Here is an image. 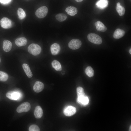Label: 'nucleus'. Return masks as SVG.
Listing matches in <instances>:
<instances>
[{"instance_id":"21","label":"nucleus","mask_w":131,"mask_h":131,"mask_svg":"<svg viewBox=\"0 0 131 131\" xmlns=\"http://www.w3.org/2000/svg\"><path fill=\"white\" fill-rule=\"evenodd\" d=\"M85 72L86 74L89 77H91L94 76V70L90 66L87 67L85 69Z\"/></svg>"},{"instance_id":"32","label":"nucleus","mask_w":131,"mask_h":131,"mask_svg":"<svg viewBox=\"0 0 131 131\" xmlns=\"http://www.w3.org/2000/svg\"></svg>"},{"instance_id":"22","label":"nucleus","mask_w":131,"mask_h":131,"mask_svg":"<svg viewBox=\"0 0 131 131\" xmlns=\"http://www.w3.org/2000/svg\"><path fill=\"white\" fill-rule=\"evenodd\" d=\"M77 101L80 104L86 105L88 103L89 100L87 97L84 96L81 98H77Z\"/></svg>"},{"instance_id":"17","label":"nucleus","mask_w":131,"mask_h":131,"mask_svg":"<svg viewBox=\"0 0 131 131\" xmlns=\"http://www.w3.org/2000/svg\"><path fill=\"white\" fill-rule=\"evenodd\" d=\"M43 114V110L41 107L39 106H36L34 111L35 117L37 119L40 118L42 116Z\"/></svg>"},{"instance_id":"26","label":"nucleus","mask_w":131,"mask_h":131,"mask_svg":"<svg viewBox=\"0 0 131 131\" xmlns=\"http://www.w3.org/2000/svg\"><path fill=\"white\" fill-rule=\"evenodd\" d=\"M8 75L6 73L0 71V81L5 82L7 81L8 78Z\"/></svg>"},{"instance_id":"29","label":"nucleus","mask_w":131,"mask_h":131,"mask_svg":"<svg viewBox=\"0 0 131 131\" xmlns=\"http://www.w3.org/2000/svg\"><path fill=\"white\" fill-rule=\"evenodd\" d=\"M83 0H75L78 2H81Z\"/></svg>"},{"instance_id":"27","label":"nucleus","mask_w":131,"mask_h":131,"mask_svg":"<svg viewBox=\"0 0 131 131\" xmlns=\"http://www.w3.org/2000/svg\"><path fill=\"white\" fill-rule=\"evenodd\" d=\"M29 131H39L40 129L38 126L35 124L31 125L29 128Z\"/></svg>"},{"instance_id":"28","label":"nucleus","mask_w":131,"mask_h":131,"mask_svg":"<svg viewBox=\"0 0 131 131\" xmlns=\"http://www.w3.org/2000/svg\"><path fill=\"white\" fill-rule=\"evenodd\" d=\"M11 0H0V2L3 4H7L10 2Z\"/></svg>"},{"instance_id":"25","label":"nucleus","mask_w":131,"mask_h":131,"mask_svg":"<svg viewBox=\"0 0 131 131\" xmlns=\"http://www.w3.org/2000/svg\"><path fill=\"white\" fill-rule=\"evenodd\" d=\"M55 17L57 20L60 22H62L65 20L67 18V16L65 14L62 13H60L57 14Z\"/></svg>"},{"instance_id":"16","label":"nucleus","mask_w":131,"mask_h":131,"mask_svg":"<svg viewBox=\"0 0 131 131\" xmlns=\"http://www.w3.org/2000/svg\"><path fill=\"white\" fill-rule=\"evenodd\" d=\"M97 30L101 32H105L107 30L105 26L101 22L98 21L95 23Z\"/></svg>"},{"instance_id":"10","label":"nucleus","mask_w":131,"mask_h":131,"mask_svg":"<svg viewBox=\"0 0 131 131\" xmlns=\"http://www.w3.org/2000/svg\"><path fill=\"white\" fill-rule=\"evenodd\" d=\"M60 50V47L58 43H55L52 44L50 47V51L52 55H57Z\"/></svg>"},{"instance_id":"3","label":"nucleus","mask_w":131,"mask_h":131,"mask_svg":"<svg viewBox=\"0 0 131 131\" xmlns=\"http://www.w3.org/2000/svg\"><path fill=\"white\" fill-rule=\"evenodd\" d=\"M48 9V8L45 6L41 7L36 11L35 14L36 16L39 18H43L47 15Z\"/></svg>"},{"instance_id":"31","label":"nucleus","mask_w":131,"mask_h":131,"mask_svg":"<svg viewBox=\"0 0 131 131\" xmlns=\"http://www.w3.org/2000/svg\"><path fill=\"white\" fill-rule=\"evenodd\" d=\"M129 130V131H131V126H130V127Z\"/></svg>"},{"instance_id":"6","label":"nucleus","mask_w":131,"mask_h":131,"mask_svg":"<svg viewBox=\"0 0 131 131\" xmlns=\"http://www.w3.org/2000/svg\"><path fill=\"white\" fill-rule=\"evenodd\" d=\"M0 24L2 27L5 29L9 28L12 25L11 20L6 17L2 18L0 21Z\"/></svg>"},{"instance_id":"2","label":"nucleus","mask_w":131,"mask_h":131,"mask_svg":"<svg viewBox=\"0 0 131 131\" xmlns=\"http://www.w3.org/2000/svg\"><path fill=\"white\" fill-rule=\"evenodd\" d=\"M88 40L91 42L96 44H100L102 42L101 37L98 35L93 33L89 34L87 36Z\"/></svg>"},{"instance_id":"20","label":"nucleus","mask_w":131,"mask_h":131,"mask_svg":"<svg viewBox=\"0 0 131 131\" xmlns=\"http://www.w3.org/2000/svg\"><path fill=\"white\" fill-rule=\"evenodd\" d=\"M117 11L120 16H123L124 14L125 10L123 6H121L120 3L118 2L116 7Z\"/></svg>"},{"instance_id":"15","label":"nucleus","mask_w":131,"mask_h":131,"mask_svg":"<svg viewBox=\"0 0 131 131\" xmlns=\"http://www.w3.org/2000/svg\"><path fill=\"white\" fill-rule=\"evenodd\" d=\"M108 0H99L96 3L97 7L100 9H104L106 7L108 4Z\"/></svg>"},{"instance_id":"5","label":"nucleus","mask_w":131,"mask_h":131,"mask_svg":"<svg viewBox=\"0 0 131 131\" xmlns=\"http://www.w3.org/2000/svg\"><path fill=\"white\" fill-rule=\"evenodd\" d=\"M31 108L30 104L28 102L21 104L17 108L16 111L19 113L23 112H27L29 111Z\"/></svg>"},{"instance_id":"30","label":"nucleus","mask_w":131,"mask_h":131,"mask_svg":"<svg viewBox=\"0 0 131 131\" xmlns=\"http://www.w3.org/2000/svg\"><path fill=\"white\" fill-rule=\"evenodd\" d=\"M129 52L130 54H131V49L130 48L129 50Z\"/></svg>"},{"instance_id":"13","label":"nucleus","mask_w":131,"mask_h":131,"mask_svg":"<svg viewBox=\"0 0 131 131\" xmlns=\"http://www.w3.org/2000/svg\"><path fill=\"white\" fill-rule=\"evenodd\" d=\"M125 31L119 28L116 29L114 32L113 35L114 38L118 39L123 37L124 35Z\"/></svg>"},{"instance_id":"11","label":"nucleus","mask_w":131,"mask_h":131,"mask_svg":"<svg viewBox=\"0 0 131 131\" xmlns=\"http://www.w3.org/2000/svg\"><path fill=\"white\" fill-rule=\"evenodd\" d=\"M15 43L18 47L25 45L27 42L26 39L24 37H21L16 39L15 40Z\"/></svg>"},{"instance_id":"1","label":"nucleus","mask_w":131,"mask_h":131,"mask_svg":"<svg viewBox=\"0 0 131 131\" xmlns=\"http://www.w3.org/2000/svg\"><path fill=\"white\" fill-rule=\"evenodd\" d=\"M29 53L34 56L39 55L41 52V49L38 45L35 43H32L29 45L28 48Z\"/></svg>"},{"instance_id":"4","label":"nucleus","mask_w":131,"mask_h":131,"mask_svg":"<svg viewBox=\"0 0 131 131\" xmlns=\"http://www.w3.org/2000/svg\"><path fill=\"white\" fill-rule=\"evenodd\" d=\"M81 41L77 39H74L71 40L68 44L69 48L73 50H75L80 48L82 45Z\"/></svg>"},{"instance_id":"8","label":"nucleus","mask_w":131,"mask_h":131,"mask_svg":"<svg viewBox=\"0 0 131 131\" xmlns=\"http://www.w3.org/2000/svg\"><path fill=\"white\" fill-rule=\"evenodd\" d=\"M76 112V109L72 106H69L64 109L63 112L65 115L66 116H71L74 114Z\"/></svg>"},{"instance_id":"9","label":"nucleus","mask_w":131,"mask_h":131,"mask_svg":"<svg viewBox=\"0 0 131 131\" xmlns=\"http://www.w3.org/2000/svg\"><path fill=\"white\" fill-rule=\"evenodd\" d=\"M44 87V84L42 82L39 81H36L33 86V89L34 92L39 93L42 91Z\"/></svg>"},{"instance_id":"23","label":"nucleus","mask_w":131,"mask_h":131,"mask_svg":"<svg viewBox=\"0 0 131 131\" xmlns=\"http://www.w3.org/2000/svg\"><path fill=\"white\" fill-rule=\"evenodd\" d=\"M77 98H82L84 96L85 93L82 87H78L76 89Z\"/></svg>"},{"instance_id":"18","label":"nucleus","mask_w":131,"mask_h":131,"mask_svg":"<svg viewBox=\"0 0 131 131\" xmlns=\"http://www.w3.org/2000/svg\"><path fill=\"white\" fill-rule=\"evenodd\" d=\"M22 66L25 73L28 77L31 78L33 76V74L29 66L26 64L24 63Z\"/></svg>"},{"instance_id":"12","label":"nucleus","mask_w":131,"mask_h":131,"mask_svg":"<svg viewBox=\"0 0 131 131\" xmlns=\"http://www.w3.org/2000/svg\"><path fill=\"white\" fill-rule=\"evenodd\" d=\"M12 46L11 42L7 40H4L3 43V49L6 52H8L11 50Z\"/></svg>"},{"instance_id":"24","label":"nucleus","mask_w":131,"mask_h":131,"mask_svg":"<svg viewBox=\"0 0 131 131\" xmlns=\"http://www.w3.org/2000/svg\"><path fill=\"white\" fill-rule=\"evenodd\" d=\"M17 14L19 19L22 20L24 19L26 16V14L23 10L21 8H19L17 11Z\"/></svg>"},{"instance_id":"7","label":"nucleus","mask_w":131,"mask_h":131,"mask_svg":"<svg viewBox=\"0 0 131 131\" xmlns=\"http://www.w3.org/2000/svg\"><path fill=\"white\" fill-rule=\"evenodd\" d=\"M6 97L12 100H16L20 98L21 95L20 93L16 91H10L6 94Z\"/></svg>"},{"instance_id":"14","label":"nucleus","mask_w":131,"mask_h":131,"mask_svg":"<svg viewBox=\"0 0 131 131\" xmlns=\"http://www.w3.org/2000/svg\"><path fill=\"white\" fill-rule=\"evenodd\" d=\"M65 11L69 15L71 16H74L78 12L77 8L75 7L69 6L65 9Z\"/></svg>"},{"instance_id":"19","label":"nucleus","mask_w":131,"mask_h":131,"mask_svg":"<svg viewBox=\"0 0 131 131\" xmlns=\"http://www.w3.org/2000/svg\"><path fill=\"white\" fill-rule=\"evenodd\" d=\"M51 65L52 67L57 71H60L62 69L60 63L57 60H53L52 62Z\"/></svg>"}]
</instances>
